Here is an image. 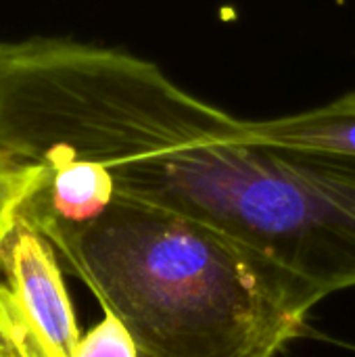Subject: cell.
<instances>
[{
    "mask_svg": "<svg viewBox=\"0 0 355 357\" xmlns=\"http://www.w3.org/2000/svg\"><path fill=\"white\" fill-rule=\"evenodd\" d=\"M38 178L40 172L36 167L23 165L0 153V255L23 215L27 201L38 188Z\"/></svg>",
    "mask_w": 355,
    "mask_h": 357,
    "instance_id": "obj_4",
    "label": "cell"
},
{
    "mask_svg": "<svg viewBox=\"0 0 355 357\" xmlns=\"http://www.w3.org/2000/svg\"><path fill=\"white\" fill-rule=\"evenodd\" d=\"M0 278L48 357H75L80 326L50 241L23 215L0 255Z\"/></svg>",
    "mask_w": 355,
    "mask_h": 357,
    "instance_id": "obj_2",
    "label": "cell"
},
{
    "mask_svg": "<svg viewBox=\"0 0 355 357\" xmlns=\"http://www.w3.org/2000/svg\"><path fill=\"white\" fill-rule=\"evenodd\" d=\"M245 130L259 144L355 159V92L303 113L245 119Z\"/></svg>",
    "mask_w": 355,
    "mask_h": 357,
    "instance_id": "obj_3",
    "label": "cell"
},
{
    "mask_svg": "<svg viewBox=\"0 0 355 357\" xmlns=\"http://www.w3.org/2000/svg\"><path fill=\"white\" fill-rule=\"evenodd\" d=\"M40 232L126 324L138 357H274L324 299L236 238L121 195L90 224Z\"/></svg>",
    "mask_w": 355,
    "mask_h": 357,
    "instance_id": "obj_1",
    "label": "cell"
},
{
    "mask_svg": "<svg viewBox=\"0 0 355 357\" xmlns=\"http://www.w3.org/2000/svg\"><path fill=\"white\" fill-rule=\"evenodd\" d=\"M75 357H138V347L126 324L105 312L103 320L80 339Z\"/></svg>",
    "mask_w": 355,
    "mask_h": 357,
    "instance_id": "obj_5",
    "label": "cell"
}]
</instances>
